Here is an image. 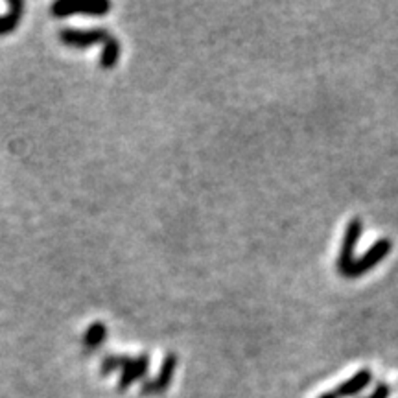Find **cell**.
Returning <instances> with one entry per match:
<instances>
[{
	"instance_id": "6da1fadb",
	"label": "cell",
	"mask_w": 398,
	"mask_h": 398,
	"mask_svg": "<svg viewBox=\"0 0 398 398\" xmlns=\"http://www.w3.org/2000/svg\"><path fill=\"white\" fill-rule=\"evenodd\" d=\"M391 249H393V243H391L389 238L378 240V242L372 243L367 251L363 252L362 257L354 260V264L350 265L343 277H349V279H356V277H362L363 273H367V271H371L374 265L380 264L384 258H387V255L391 252Z\"/></svg>"
},
{
	"instance_id": "7a4b0ae2",
	"label": "cell",
	"mask_w": 398,
	"mask_h": 398,
	"mask_svg": "<svg viewBox=\"0 0 398 398\" xmlns=\"http://www.w3.org/2000/svg\"><path fill=\"white\" fill-rule=\"evenodd\" d=\"M362 233V220H359V218H352L345 229V236H343V242H341L340 257H337V271H340L341 275H345L347 270H349L350 265L354 264V260H356V258H354V252H356V248H358Z\"/></svg>"
},
{
	"instance_id": "3957f363",
	"label": "cell",
	"mask_w": 398,
	"mask_h": 398,
	"mask_svg": "<svg viewBox=\"0 0 398 398\" xmlns=\"http://www.w3.org/2000/svg\"><path fill=\"white\" fill-rule=\"evenodd\" d=\"M150 367V359L148 356H138V358H122V376H120V389H126L133 382L146 374Z\"/></svg>"
},
{
	"instance_id": "277c9868",
	"label": "cell",
	"mask_w": 398,
	"mask_h": 398,
	"mask_svg": "<svg viewBox=\"0 0 398 398\" xmlns=\"http://www.w3.org/2000/svg\"><path fill=\"white\" fill-rule=\"evenodd\" d=\"M372 382V372L371 369H362L356 374H352L350 378H347L345 382H341L340 385L336 387V397L337 398H349L354 397V394L362 393L365 387Z\"/></svg>"
},
{
	"instance_id": "5b68a950",
	"label": "cell",
	"mask_w": 398,
	"mask_h": 398,
	"mask_svg": "<svg viewBox=\"0 0 398 398\" xmlns=\"http://www.w3.org/2000/svg\"><path fill=\"white\" fill-rule=\"evenodd\" d=\"M175 369H177V356L170 352L168 356L164 358L157 378H155L153 382H150V384L144 385V387H142V393H160V391L166 389V387L170 385V382H172Z\"/></svg>"
},
{
	"instance_id": "8992f818",
	"label": "cell",
	"mask_w": 398,
	"mask_h": 398,
	"mask_svg": "<svg viewBox=\"0 0 398 398\" xmlns=\"http://www.w3.org/2000/svg\"><path fill=\"white\" fill-rule=\"evenodd\" d=\"M106 31L102 30H91V31H76V30H68L63 34V39L68 41V43L80 44V46H85V44L96 43L100 39H106Z\"/></svg>"
},
{
	"instance_id": "52a82bcc",
	"label": "cell",
	"mask_w": 398,
	"mask_h": 398,
	"mask_svg": "<svg viewBox=\"0 0 398 398\" xmlns=\"http://www.w3.org/2000/svg\"><path fill=\"white\" fill-rule=\"evenodd\" d=\"M109 9V4H100L94 6V8H74V6L68 4H58L56 6V14L66 15V14H78V11H83V14H93V15H102Z\"/></svg>"
},
{
	"instance_id": "ba28073f",
	"label": "cell",
	"mask_w": 398,
	"mask_h": 398,
	"mask_svg": "<svg viewBox=\"0 0 398 398\" xmlns=\"http://www.w3.org/2000/svg\"><path fill=\"white\" fill-rule=\"evenodd\" d=\"M120 53V44L115 39H107V43L103 44V52H102V65L103 66H113L118 59Z\"/></svg>"
},
{
	"instance_id": "9c48e42d",
	"label": "cell",
	"mask_w": 398,
	"mask_h": 398,
	"mask_svg": "<svg viewBox=\"0 0 398 398\" xmlns=\"http://www.w3.org/2000/svg\"><path fill=\"white\" fill-rule=\"evenodd\" d=\"M87 343L88 345H98V343H102V340L106 337V327L103 325H100V323H96V325H93V327L88 328V332H87Z\"/></svg>"
},
{
	"instance_id": "30bf717a",
	"label": "cell",
	"mask_w": 398,
	"mask_h": 398,
	"mask_svg": "<svg viewBox=\"0 0 398 398\" xmlns=\"http://www.w3.org/2000/svg\"><path fill=\"white\" fill-rule=\"evenodd\" d=\"M389 394H391L389 385L382 382V384L376 385V389L372 391V393L369 394V397H365V398H389Z\"/></svg>"
},
{
	"instance_id": "8fae6325",
	"label": "cell",
	"mask_w": 398,
	"mask_h": 398,
	"mask_svg": "<svg viewBox=\"0 0 398 398\" xmlns=\"http://www.w3.org/2000/svg\"><path fill=\"white\" fill-rule=\"evenodd\" d=\"M319 398H337V397H336V393H334V391H330V393H323Z\"/></svg>"
}]
</instances>
